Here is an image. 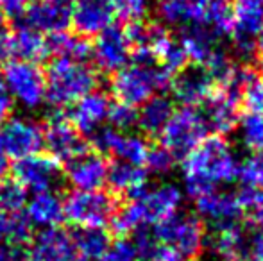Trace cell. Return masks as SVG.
<instances>
[{
	"label": "cell",
	"mask_w": 263,
	"mask_h": 261,
	"mask_svg": "<svg viewBox=\"0 0 263 261\" xmlns=\"http://www.w3.org/2000/svg\"><path fill=\"white\" fill-rule=\"evenodd\" d=\"M7 168H9V165H7V156H6V152L2 150V147H0V179L6 177Z\"/></svg>",
	"instance_id": "51"
},
{
	"label": "cell",
	"mask_w": 263,
	"mask_h": 261,
	"mask_svg": "<svg viewBox=\"0 0 263 261\" xmlns=\"http://www.w3.org/2000/svg\"><path fill=\"white\" fill-rule=\"evenodd\" d=\"M254 224H256L258 234H261V236H263V208L258 209L256 215H254Z\"/></svg>",
	"instance_id": "52"
},
{
	"label": "cell",
	"mask_w": 263,
	"mask_h": 261,
	"mask_svg": "<svg viewBox=\"0 0 263 261\" xmlns=\"http://www.w3.org/2000/svg\"><path fill=\"white\" fill-rule=\"evenodd\" d=\"M235 84L240 90L243 108L249 113H263V77L251 68H238Z\"/></svg>",
	"instance_id": "32"
},
{
	"label": "cell",
	"mask_w": 263,
	"mask_h": 261,
	"mask_svg": "<svg viewBox=\"0 0 263 261\" xmlns=\"http://www.w3.org/2000/svg\"><path fill=\"white\" fill-rule=\"evenodd\" d=\"M233 49L242 59L256 50V39L263 31L261 0H233Z\"/></svg>",
	"instance_id": "8"
},
{
	"label": "cell",
	"mask_w": 263,
	"mask_h": 261,
	"mask_svg": "<svg viewBox=\"0 0 263 261\" xmlns=\"http://www.w3.org/2000/svg\"><path fill=\"white\" fill-rule=\"evenodd\" d=\"M260 72H261V73H263V59H261V61H260Z\"/></svg>",
	"instance_id": "55"
},
{
	"label": "cell",
	"mask_w": 263,
	"mask_h": 261,
	"mask_svg": "<svg viewBox=\"0 0 263 261\" xmlns=\"http://www.w3.org/2000/svg\"><path fill=\"white\" fill-rule=\"evenodd\" d=\"M176 159L177 157L174 156L166 147L159 145V147H149L143 163L147 165L149 172H153V174L166 175L174 170V167H176Z\"/></svg>",
	"instance_id": "41"
},
{
	"label": "cell",
	"mask_w": 263,
	"mask_h": 261,
	"mask_svg": "<svg viewBox=\"0 0 263 261\" xmlns=\"http://www.w3.org/2000/svg\"><path fill=\"white\" fill-rule=\"evenodd\" d=\"M153 233L163 245L172 247L181 259L197 258L204 249V227L197 216L174 213L158 220Z\"/></svg>",
	"instance_id": "4"
},
{
	"label": "cell",
	"mask_w": 263,
	"mask_h": 261,
	"mask_svg": "<svg viewBox=\"0 0 263 261\" xmlns=\"http://www.w3.org/2000/svg\"><path fill=\"white\" fill-rule=\"evenodd\" d=\"M9 39L11 31L9 24H7V14L4 11H0V61L9 56Z\"/></svg>",
	"instance_id": "46"
},
{
	"label": "cell",
	"mask_w": 263,
	"mask_h": 261,
	"mask_svg": "<svg viewBox=\"0 0 263 261\" xmlns=\"http://www.w3.org/2000/svg\"><path fill=\"white\" fill-rule=\"evenodd\" d=\"M195 209L199 216L210 222L217 231L236 226L243 213V206L238 195L229 192H217V190H211L195 198Z\"/></svg>",
	"instance_id": "14"
},
{
	"label": "cell",
	"mask_w": 263,
	"mask_h": 261,
	"mask_svg": "<svg viewBox=\"0 0 263 261\" xmlns=\"http://www.w3.org/2000/svg\"><path fill=\"white\" fill-rule=\"evenodd\" d=\"M147 150H149V145H147V142L142 136L120 132V138H118L117 145H115L113 154L122 161H127V163L133 165H142L145 161Z\"/></svg>",
	"instance_id": "35"
},
{
	"label": "cell",
	"mask_w": 263,
	"mask_h": 261,
	"mask_svg": "<svg viewBox=\"0 0 263 261\" xmlns=\"http://www.w3.org/2000/svg\"><path fill=\"white\" fill-rule=\"evenodd\" d=\"M238 198H240V202H242L243 208L249 206V208L261 209L263 208V185L256 186V188H242Z\"/></svg>",
	"instance_id": "45"
},
{
	"label": "cell",
	"mask_w": 263,
	"mask_h": 261,
	"mask_svg": "<svg viewBox=\"0 0 263 261\" xmlns=\"http://www.w3.org/2000/svg\"><path fill=\"white\" fill-rule=\"evenodd\" d=\"M240 139L249 150L263 152V113H247L240 124Z\"/></svg>",
	"instance_id": "38"
},
{
	"label": "cell",
	"mask_w": 263,
	"mask_h": 261,
	"mask_svg": "<svg viewBox=\"0 0 263 261\" xmlns=\"http://www.w3.org/2000/svg\"><path fill=\"white\" fill-rule=\"evenodd\" d=\"M4 4V13L7 16H22L29 6L36 0H0Z\"/></svg>",
	"instance_id": "49"
},
{
	"label": "cell",
	"mask_w": 263,
	"mask_h": 261,
	"mask_svg": "<svg viewBox=\"0 0 263 261\" xmlns=\"http://www.w3.org/2000/svg\"><path fill=\"white\" fill-rule=\"evenodd\" d=\"M0 147L14 159L38 154L43 147V127L27 116H11L0 126Z\"/></svg>",
	"instance_id": "9"
},
{
	"label": "cell",
	"mask_w": 263,
	"mask_h": 261,
	"mask_svg": "<svg viewBox=\"0 0 263 261\" xmlns=\"http://www.w3.org/2000/svg\"><path fill=\"white\" fill-rule=\"evenodd\" d=\"M63 202L65 218L77 227H104L111 222L118 209L117 198L102 190H73Z\"/></svg>",
	"instance_id": "7"
},
{
	"label": "cell",
	"mask_w": 263,
	"mask_h": 261,
	"mask_svg": "<svg viewBox=\"0 0 263 261\" xmlns=\"http://www.w3.org/2000/svg\"><path fill=\"white\" fill-rule=\"evenodd\" d=\"M217 36L206 27L202 22L199 24L186 25L181 34V47L186 52L188 59L195 61V63L202 65L208 56L215 50V43H217Z\"/></svg>",
	"instance_id": "28"
},
{
	"label": "cell",
	"mask_w": 263,
	"mask_h": 261,
	"mask_svg": "<svg viewBox=\"0 0 263 261\" xmlns=\"http://www.w3.org/2000/svg\"><path fill=\"white\" fill-rule=\"evenodd\" d=\"M0 84L11 98L27 109H36L45 101V73L36 63L9 61L0 72Z\"/></svg>",
	"instance_id": "5"
},
{
	"label": "cell",
	"mask_w": 263,
	"mask_h": 261,
	"mask_svg": "<svg viewBox=\"0 0 263 261\" xmlns=\"http://www.w3.org/2000/svg\"><path fill=\"white\" fill-rule=\"evenodd\" d=\"M0 261H29L27 252L22 251L20 245H0Z\"/></svg>",
	"instance_id": "48"
},
{
	"label": "cell",
	"mask_w": 263,
	"mask_h": 261,
	"mask_svg": "<svg viewBox=\"0 0 263 261\" xmlns=\"http://www.w3.org/2000/svg\"><path fill=\"white\" fill-rule=\"evenodd\" d=\"M238 101H240V90L235 84L224 86L211 93L208 98V109H206V124L211 127L218 136H226L233 132L238 126L240 113H238Z\"/></svg>",
	"instance_id": "16"
},
{
	"label": "cell",
	"mask_w": 263,
	"mask_h": 261,
	"mask_svg": "<svg viewBox=\"0 0 263 261\" xmlns=\"http://www.w3.org/2000/svg\"><path fill=\"white\" fill-rule=\"evenodd\" d=\"M29 261H79L72 236L59 227H49L31 238Z\"/></svg>",
	"instance_id": "18"
},
{
	"label": "cell",
	"mask_w": 263,
	"mask_h": 261,
	"mask_svg": "<svg viewBox=\"0 0 263 261\" xmlns=\"http://www.w3.org/2000/svg\"><path fill=\"white\" fill-rule=\"evenodd\" d=\"M107 120H109V127L125 132V131L133 129V127L136 126V122H138V109H136L135 106L118 102V104L109 108Z\"/></svg>",
	"instance_id": "42"
},
{
	"label": "cell",
	"mask_w": 263,
	"mask_h": 261,
	"mask_svg": "<svg viewBox=\"0 0 263 261\" xmlns=\"http://www.w3.org/2000/svg\"><path fill=\"white\" fill-rule=\"evenodd\" d=\"M213 81L210 75L201 68H188L181 70L172 81H170V88H172V95L177 102L188 108H195L199 104H204L206 101L213 93Z\"/></svg>",
	"instance_id": "21"
},
{
	"label": "cell",
	"mask_w": 263,
	"mask_h": 261,
	"mask_svg": "<svg viewBox=\"0 0 263 261\" xmlns=\"http://www.w3.org/2000/svg\"><path fill=\"white\" fill-rule=\"evenodd\" d=\"M90 56L93 57L97 68L106 73H117L120 68H124L131 59V45L124 29L109 25L99 32Z\"/></svg>",
	"instance_id": "12"
},
{
	"label": "cell",
	"mask_w": 263,
	"mask_h": 261,
	"mask_svg": "<svg viewBox=\"0 0 263 261\" xmlns=\"http://www.w3.org/2000/svg\"><path fill=\"white\" fill-rule=\"evenodd\" d=\"M7 216H9V213H4L0 211V240L4 238V234H6V227H7Z\"/></svg>",
	"instance_id": "53"
},
{
	"label": "cell",
	"mask_w": 263,
	"mask_h": 261,
	"mask_svg": "<svg viewBox=\"0 0 263 261\" xmlns=\"http://www.w3.org/2000/svg\"><path fill=\"white\" fill-rule=\"evenodd\" d=\"M210 0H158V16L166 25H192L202 22Z\"/></svg>",
	"instance_id": "24"
},
{
	"label": "cell",
	"mask_w": 263,
	"mask_h": 261,
	"mask_svg": "<svg viewBox=\"0 0 263 261\" xmlns=\"http://www.w3.org/2000/svg\"><path fill=\"white\" fill-rule=\"evenodd\" d=\"M70 236L81 261H99L111 244L109 233L104 227H79Z\"/></svg>",
	"instance_id": "29"
},
{
	"label": "cell",
	"mask_w": 263,
	"mask_h": 261,
	"mask_svg": "<svg viewBox=\"0 0 263 261\" xmlns=\"http://www.w3.org/2000/svg\"><path fill=\"white\" fill-rule=\"evenodd\" d=\"M174 115V102L165 95H153L149 101L142 104V109L138 111V122L145 134L156 136L163 131L170 116Z\"/></svg>",
	"instance_id": "27"
},
{
	"label": "cell",
	"mask_w": 263,
	"mask_h": 261,
	"mask_svg": "<svg viewBox=\"0 0 263 261\" xmlns=\"http://www.w3.org/2000/svg\"><path fill=\"white\" fill-rule=\"evenodd\" d=\"M249 236L236 224L231 227L218 229L211 240V254L220 261H242L247 251Z\"/></svg>",
	"instance_id": "26"
},
{
	"label": "cell",
	"mask_w": 263,
	"mask_h": 261,
	"mask_svg": "<svg viewBox=\"0 0 263 261\" xmlns=\"http://www.w3.org/2000/svg\"><path fill=\"white\" fill-rule=\"evenodd\" d=\"M170 81L172 75L161 66L133 61L131 65H125L115 73L111 81V91L118 102L136 108L149 101L156 91L168 86Z\"/></svg>",
	"instance_id": "3"
},
{
	"label": "cell",
	"mask_w": 263,
	"mask_h": 261,
	"mask_svg": "<svg viewBox=\"0 0 263 261\" xmlns=\"http://www.w3.org/2000/svg\"><path fill=\"white\" fill-rule=\"evenodd\" d=\"M131 242L136 249L138 261H183L172 247L163 245L145 226L135 231V240Z\"/></svg>",
	"instance_id": "31"
},
{
	"label": "cell",
	"mask_w": 263,
	"mask_h": 261,
	"mask_svg": "<svg viewBox=\"0 0 263 261\" xmlns=\"http://www.w3.org/2000/svg\"><path fill=\"white\" fill-rule=\"evenodd\" d=\"M242 261H263V236L261 234H254L253 238H249L247 244V251Z\"/></svg>",
	"instance_id": "47"
},
{
	"label": "cell",
	"mask_w": 263,
	"mask_h": 261,
	"mask_svg": "<svg viewBox=\"0 0 263 261\" xmlns=\"http://www.w3.org/2000/svg\"><path fill=\"white\" fill-rule=\"evenodd\" d=\"M111 227L118 236L124 238L125 234L135 233L136 229L145 226V218H143L142 208L136 200H131L127 206H124L122 209H117L115 216L111 218Z\"/></svg>",
	"instance_id": "36"
},
{
	"label": "cell",
	"mask_w": 263,
	"mask_h": 261,
	"mask_svg": "<svg viewBox=\"0 0 263 261\" xmlns=\"http://www.w3.org/2000/svg\"><path fill=\"white\" fill-rule=\"evenodd\" d=\"M111 108V101L104 91L93 90L88 95L81 97L72 104L70 109V122L79 132L91 134L101 129L102 124L107 120V113Z\"/></svg>",
	"instance_id": "20"
},
{
	"label": "cell",
	"mask_w": 263,
	"mask_h": 261,
	"mask_svg": "<svg viewBox=\"0 0 263 261\" xmlns=\"http://www.w3.org/2000/svg\"><path fill=\"white\" fill-rule=\"evenodd\" d=\"M238 161L233 156L229 143L215 134L204 138L183 161V183L190 197L197 198L236 179Z\"/></svg>",
	"instance_id": "1"
},
{
	"label": "cell",
	"mask_w": 263,
	"mask_h": 261,
	"mask_svg": "<svg viewBox=\"0 0 263 261\" xmlns=\"http://www.w3.org/2000/svg\"><path fill=\"white\" fill-rule=\"evenodd\" d=\"M27 190L16 179H0V211L18 213L27 204Z\"/></svg>",
	"instance_id": "37"
},
{
	"label": "cell",
	"mask_w": 263,
	"mask_h": 261,
	"mask_svg": "<svg viewBox=\"0 0 263 261\" xmlns=\"http://www.w3.org/2000/svg\"><path fill=\"white\" fill-rule=\"evenodd\" d=\"M27 208V220L36 227L49 229L58 227L65 220V202L58 195L55 190L34 193L25 204Z\"/></svg>",
	"instance_id": "22"
},
{
	"label": "cell",
	"mask_w": 263,
	"mask_h": 261,
	"mask_svg": "<svg viewBox=\"0 0 263 261\" xmlns=\"http://www.w3.org/2000/svg\"><path fill=\"white\" fill-rule=\"evenodd\" d=\"M9 56L18 61H27V63H38L49 56L47 50V39L42 32L20 25L14 32H11L9 39Z\"/></svg>",
	"instance_id": "23"
},
{
	"label": "cell",
	"mask_w": 263,
	"mask_h": 261,
	"mask_svg": "<svg viewBox=\"0 0 263 261\" xmlns=\"http://www.w3.org/2000/svg\"><path fill=\"white\" fill-rule=\"evenodd\" d=\"M256 49L261 52V56H263V34L260 36V38L256 39Z\"/></svg>",
	"instance_id": "54"
},
{
	"label": "cell",
	"mask_w": 263,
	"mask_h": 261,
	"mask_svg": "<svg viewBox=\"0 0 263 261\" xmlns=\"http://www.w3.org/2000/svg\"><path fill=\"white\" fill-rule=\"evenodd\" d=\"M99 75L84 61L54 59L45 73V101L61 109L97 90Z\"/></svg>",
	"instance_id": "2"
},
{
	"label": "cell",
	"mask_w": 263,
	"mask_h": 261,
	"mask_svg": "<svg viewBox=\"0 0 263 261\" xmlns=\"http://www.w3.org/2000/svg\"><path fill=\"white\" fill-rule=\"evenodd\" d=\"M32 238V224L27 220L25 215H18V213H9L7 216V227L4 240L11 245H24Z\"/></svg>",
	"instance_id": "40"
},
{
	"label": "cell",
	"mask_w": 263,
	"mask_h": 261,
	"mask_svg": "<svg viewBox=\"0 0 263 261\" xmlns=\"http://www.w3.org/2000/svg\"><path fill=\"white\" fill-rule=\"evenodd\" d=\"M201 68L208 73L210 79L213 81V84H218L220 88L231 84L236 75V70H238L233 65L231 57L224 50H218V49H215L210 54L208 59L201 65Z\"/></svg>",
	"instance_id": "34"
},
{
	"label": "cell",
	"mask_w": 263,
	"mask_h": 261,
	"mask_svg": "<svg viewBox=\"0 0 263 261\" xmlns=\"http://www.w3.org/2000/svg\"><path fill=\"white\" fill-rule=\"evenodd\" d=\"M113 0H76L72 9V24L77 34L97 36L115 20Z\"/></svg>",
	"instance_id": "19"
},
{
	"label": "cell",
	"mask_w": 263,
	"mask_h": 261,
	"mask_svg": "<svg viewBox=\"0 0 263 261\" xmlns=\"http://www.w3.org/2000/svg\"><path fill=\"white\" fill-rule=\"evenodd\" d=\"M99 261H138V256H136V249L131 240L118 238L117 242L109 244L104 256Z\"/></svg>",
	"instance_id": "44"
},
{
	"label": "cell",
	"mask_w": 263,
	"mask_h": 261,
	"mask_svg": "<svg viewBox=\"0 0 263 261\" xmlns=\"http://www.w3.org/2000/svg\"><path fill=\"white\" fill-rule=\"evenodd\" d=\"M73 0H36L25 9L24 25L38 32L55 34L72 25Z\"/></svg>",
	"instance_id": "13"
},
{
	"label": "cell",
	"mask_w": 263,
	"mask_h": 261,
	"mask_svg": "<svg viewBox=\"0 0 263 261\" xmlns=\"http://www.w3.org/2000/svg\"><path fill=\"white\" fill-rule=\"evenodd\" d=\"M131 200H136L140 204L145 224H156L158 220L174 215L177 211V208L183 202V195H181L179 186H176L174 183H161L153 188L145 186L143 192Z\"/></svg>",
	"instance_id": "17"
},
{
	"label": "cell",
	"mask_w": 263,
	"mask_h": 261,
	"mask_svg": "<svg viewBox=\"0 0 263 261\" xmlns=\"http://www.w3.org/2000/svg\"><path fill=\"white\" fill-rule=\"evenodd\" d=\"M236 177L242 181L243 188H256L263 185V152H256L246 157L242 165H238Z\"/></svg>",
	"instance_id": "39"
},
{
	"label": "cell",
	"mask_w": 263,
	"mask_h": 261,
	"mask_svg": "<svg viewBox=\"0 0 263 261\" xmlns=\"http://www.w3.org/2000/svg\"><path fill=\"white\" fill-rule=\"evenodd\" d=\"M43 147H47L50 157L63 163H68L79 154L86 152V142L81 132L58 111L49 116L47 127L43 129Z\"/></svg>",
	"instance_id": "10"
},
{
	"label": "cell",
	"mask_w": 263,
	"mask_h": 261,
	"mask_svg": "<svg viewBox=\"0 0 263 261\" xmlns=\"http://www.w3.org/2000/svg\"><path fill=\"white\" fill-rule=\"evenodd\" d=\"M13 172L14 179L25 190H32L34 193L55 190L63 179V172L59 168L58 161L40 152L16 159Z\"/></svg>",
	"instance_id": "11"
},
{
	"label": "cell",
	"mask_w": 263,
	"mask_h": 261,
	"mask_svg": "<svg viewBox=\"0 0 263 261\" xmlns=\"http://www.w3.org/2000/svg\"><path fill=\"white\" fill-rule=\"evenodd\" d=\"M11 109H13V98H11V95L0 84V126L9 118Z\"/></svg>",
	"instance_id": "50"
},
{
	"label": "cell",
	"mask_w": 263,
	"mask_h": 261,
	"mask_svg": "<svg viewBox=\"0 0 263 261\" xmlns=\"http://www.w3.org/2000/svg\"><path fill=\"white\" fill-rule=\"evenodd\" d=\"M65 177L76 190L93 192L106 185L109 163L99 152H83L65 163Z\"/></svg>",
	"instance_id": "15"
},
{
	"label": "cell",
	"mask_w": 263,
	"mask_h": 261,
	"mask_svg": "<svg viewBox=\"0 0 263 261\" xmlns=\"http://www.w3.org/2000/svg\"><path fill=\"white\" fill-rule=\"evenodd\" d=\"M115 14L125 22H140L149 13V0H113Z\"/></svg>",
	"instance_id": "43"
},
{
	"label": "cell",
	"mask_w": 263,
	"mask_h": 261,
	"mask_svg": "<svg viewBox=\"0 0 263 261\" xmlns=\"http://www.w3.org/2000/svg\"><path fill=\"white\" fill-rule=\"evenodd\" d=\"M47 39V50L49 56L52 54L55 59H73L84 61L91 52V47L81 34H70V32H55L49 34Z\"/></svg>",
	"instance_id": "30"
},
{
	"label": "cell",
	"mask_w": 263,
	"mask_h": 261,
	"mask_svg": "<svg viewBox=\"0 0 263 261\" xmlns=\"http://www.w3.org/2000/svg\"><path fill=\"white\" fill-rule=\"evenodd\" d=\"M206 132H208V124L204 115L195 108L183 106L181 109L174 111L159 134L163 147H166L176 157H184L206 138Z\"/></svg>",
	"instance_id": "6"
},
{
	"label": "cell",
	"mask_w": 263,
	"mask_h": 261,
	"mask_svg": "<svg viewBox=\"0 0 263 261\" xmlns=\"http://www.w3.org/2000/svg\"><path fill=\"white\" fill-rule=\"evenodd\" d=\"M202 24L215 36H224L233 29V7L231 0H210L206 6Z\"/></svg>",
	"instance_id": "33"
},
{
	"label": "cell",
	"mask_w": 263,
	"mask_h": 261,
	"mask_svg": "<svg viewBox=\"0 0 263 261\" xmlns=\"http://www.w3.org/2000/svg\"><path fill=\"white\" fill-rule=\"evenodd\" d=\"M106 183H109L115 192L127 193L131 198H135L147 186V172L140 165L118 159L107 167Z\"/></svg>",
	"instance_id": "25"
}]
</instances>
